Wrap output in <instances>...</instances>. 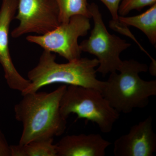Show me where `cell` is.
<instances>
[{
  "label": "cell",
  "mask_w": 156,
  "mask_h": 156,
  "mask_svg": "<svg viewBox=\"0 0 156 156\" xmlns=\"http://www.w3.org/2000/svg\"><path fill=\"white\" fill-rule=\"evenodd\" d=\"M66 88L62 85L50 93L37 91L22 95L14 106L15 119L23 126L19 144L53 138L64 133L67 119L61 114L60 103Z\"/></svg>",
  "instance_id": "6da1fadb"
},
{
  "label": "cell",
  "mask_w": 156,
  "mask_h": 156,
  "mask_svg": "<svg viewBox=\"0 0 156 156\" xmlns=\"http://www.w3.org/2000/svg\"><path fill=\"white\" fill-rule=\"evenodd\" d=\"M56 58L55 54L44 50L38 64L28 72L30 84L21 95L37 92L42 87L57 83L101 91L105 81L97 78L95 69L99 65L97 58L81 57L66 63H57Z\"/></svg>",
  "instance_id": "7a4b0ae2"
},
{
  "label": "cell",
  "mask_w": 156,
  "mask_h": 156,
  "mask_svg": "<svg viewBox=\"0 0 156 156\" xmlns=\"http://www.w3.org/2000/svg\"><path fill=\"white\" fill-rule=\"evenodd\" d=\"M148 69L145 63L131 59L123 61L119 73H110L101 92L118 112L129 114L134 109L144 108L150 98L156 95V80H144L139 76Z\"/></svg>",
  "instance_id": "3957f363"
},
{
  "label": "cell",
  "mask_w": 156,
  "mask_h": 156,
  "mask_svg": "<svg viewBox=\"0 0 156 156\" xmlns=\"http://www.w3.org/2000/svg\"><path fill=\"white\" fill-rule=\"evenodd\" d=\"M60 110L65 119L75 114L76 120L91 121L105 134L112 131L119 118V113L111 106L100 91L80 86L67 87L60 101Z\"/></svg>",
  "instance_id": "277c9868"
},
{
  "label": "cell",
  "mask_w": 156,
  "mask_h": 156,
  "mask_svg": "<svg viewBox=\"0 0 156 156\" xmlns=\"http://www.w3.org/2000/svg\"><path fill=\"white\" fill-rule=\"evenodd\" d=\"M89 10L94 21V27L89 38L80 44L82 52L96 57L99 65L96 71L103 76L119 71L122 64L121 53L131 44L107 30L98 6L94 3L89 5Z\"/></svg>",
  "instance_id": "5b68a950"
},
{
  "label": "cell",
  "mask_w": 156,
  "mask_h": 156,
  "mask_svg": "<svg viewBox=\"0 0 156 156\" xmlns=\"http://www.w3.org/2000/svg\"><path fill=\"white\" fill-rule=\"evenodd\" d=\"M90 19L83 15H75L68 22L60 23L49 32L28 36L26 40L38 45L44 50L57 53L68 61L75 60L81 58L82 52L78 39L88 34L91 28Z\"/></svg>",
  "instance_id": "8992f818"
},
{
  "label": "cell",
  "mask_w": 156,
  "mask_h": 156,
  "mask_svg": "<svg viewBox=\"0 0 156 156\" xmlns=\"http://www.w3.org/2000/svg\"><path fill=\"white\" fill-rule=\"evenodd\" d=\"M17 11L14 19L20 23L11 32L14 38L31 33L44 34L60 24L56 0H18Z\"/></svg>",
  "instance_id": "52a82bcc"
},
{
  "label": "cell",
  "mask_w": 156,
  "mask_h": 156,
  "mask_svg": "<svg viewBox=\"0 0 156 156\" xmlns=\"http://www.w3.org/2000/svg\"><path fill=\"white\" fill-rule=\"evenodd\" d=\"M18 0H2L0 8V64L10 89L22 92L29 87L30 81L17 71L12 61L9 49L10 25L17 13Z\"/></svg>",
  "instance_id": "ba28073f"
},
{
  "label": "cell",
  "mask_w": 156,
  "mask_h": 156,
  "mask_svg": "<svg viewBox=\"0 0 156 156\" xmlns=\"http://www.w3.org/2000/svg\"><path fill=\"white\" fill-rule=\"evenodd\" d=\"M115 156H152L156 151V134L149 116L134 125L127 134L115 140Z\"/></svg>",
  "instance_id": "9c48e42d"
},
{
  "label": "cell",
  "mask_w": 156,
  "mask_h": 156,
  "mask_svg": "<svg viewBox=\"0 0 156 156\" xmlns=\"http://www.w3.org/2000/svg\"><path fill=\"white\" fill-rule=\"evenodd\" d=\"M111 144L100 134H81L63 136L56 145L57 156H104Z\"/></svg>",
  "instance_id": "30bf717a"
},
{
  "label": "cell",
  "mask_w": 156,
  "mask_h": 156,
  "mask_svg": "<svg viewBox=\"0 0 156 156\" xmlns=\"http://www.w3.org/2000/svg\"><path fill=\"white\" fill-rule=\"evenodd\" d=\"M119 21L123 25L134 27L141 30L156 48V4L139 15L131 17L119 16Z\"/></svg>",
  "instance_id": "8fae6325"
},
{
  "label": "cell",
  "mask_w": 156,
  "mask_h": 156,
  "mask_svg": "<svg viewBox=\"0 0 156 156\" xmlns=\"http://www.w3.org/2000/svg\"><path fill=\"white\" fill-rule=\"evenodd\" d=\"M53 138L34 140L27 144L11 145V156H57Z\"/></svg>",
  "instance_id": "7c38bea8"
},
{
  "label": "cell",
  "mask_w": 156,
  "mask_h": 156,
  "mask_svg": "<svg viewBox=\"0 0 156 156\" xmlns=\"http://www.w3.org/2000/svg\"><path fill=\"white\" fill-rule=\"evenodd\" d=\"M59 10L60 23L69 22L70 18L82 15L91 18L88 0H56Z\"/></svg>",
  "instance_id": "4fadbf2b"
},
{
  "label": "cell",
  "mask_w": 156,
  "mask_h": 156,
  "mask_svg": "<svg viewBox=\"0 0 156 156\" xmlns=\"http://www.w3.org/2000/svg\"><path fill=\"white\" fill-rule=\"evenodd\" d=\"M156 4V0H121L119 6V16H126L134 10L140 11L144 7Z\"/></svg>",
  "instance_id": "5bb4252c"
},
{
  "label": "cell",
  "mask_w": 156,
  "mask_h": 156,
  "mask_svg": "<svg viewBox=\"0 0 156 156\" xmlns=\"http://www.w3.org/2000/svg\"><path fill=\"white\" fill-rule=\"evenodd\" d=\"M101 2L104 4L108 9L109 11L111 14L112 21L115 23H118L119 21V6L121 0H100Z\"/></svg>",
  "instance_id": "9a60e30c"
},
{
  "label": "cell",
  "mask_w": 156,
  "mask_h": 156,
  "mask_svg": "<svg viewBox=\"0 0 156 156\" xmlns=\"http://www.w3.org/2000/svg\"><path fill=\"white\" fill-rule=\"evenodd\" d=\"M11 145L0 130V156H11Z\"/></svg>",
  "instance_id": "2e32d148"
}]
</instances>
